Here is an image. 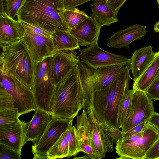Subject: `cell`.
I'll list each match as a JSON object with an SVG mask.
<instances>
[{
    "label": "cell",
    "instance_id": "7bdbcfd3",
    "mask_svg": "<svg viewBox=\"0 0 159 159\" xmlns=\"http://www.w3.org/2000/svg\"><path fill=\"white\" fill-rule=\"evenodd\" d=\"M8 0H4L5 2H7V1H8Z\"/></svg>",
    "mask_w": 159,
    "mask_h": 159
},
{
    "label": "cell",
    "instance_id": "f35d334b",
    "mask_svg": "<svg viewBox=\"0 0 159 159\" xmlns=\"http://www.w3.org/2000/svg\"><path fill=\"white\" fill-rule=\"evenodd\" d=\"M4 0H0V12L1 13H6L5 11V7L4 3Z\"/></svg>",
    "mask_w": 159,
    "mask_h": 159
},
{
    "label": "cell",
    "instance_id": "7a4b0ae2",
    "mask_svg": "<svg viewBox=\"0 0 159 159\" xmlns=\"http://www.w3.org/2000/svg\"><path fill=\"white\" fill-rule=\"evenodd\" d=\"M63 0H24L18 12V20L52 34L69 31L62 15Z\"/></svg>",
    "mask_w": 159,
    "mask_h": 159
},
{
    "label": "cell",
    "instance_id": "9a60e30c",
    "mask_svg": "<svg viewBox=\"0 0 159 159\" xmlns=\"http://www.w3.org/2000/svg\"><path fill=\"white\" fill-rule=\"evenodd\" d=\"M86 111L90 123L93 144L101 159L105 157L106 153L113 152L115 143L102 124L95 117L91 108L89 107Z\"/></svg>",
    "mask_w": 159,
    "mask_h": 159
},
{
    "label": "cell",
    "instance_id": "5b68a950",
    "mask_svg": "<svg viewBox=\"0 0 159 159\" xmlns=\"http://www.w3.org/2000/svg\"><path fill=\"white\" fill-rule=\"evenodd\" d=\"M50 56L35 62V70L31 90L38 108L52 114L55 103V86L51 74Z\"/></svg>",
    "mask_w": 159,
    "mask_h": 159
},
{
    "label": "cell",
    "instance_id": "cb8c5ba5",
    "mask_svg": "<svg viewBox=\"0 0 159 159\" xmlns=\"http://www.w3.org/2000/svg\"><path fill=\"white\" fill-rule=\"evenodd\" d=\"M14 20L6 13H0V46L11 44L22 39Z\"/></svg>",
    "mask_w": 159,
    "mask_h": 159
},
{
    "label": "cell",
    "instance_id": "8992f818",
    "mask_svg": "<svg viewBox=\"0 0 159 159\" xmlns=\"http://www.w3.org/2000/svg\"><path fill=\"white\" fill-rule=\"evenodd\" d=\"M124 66L115 65L95 68L89 66L80 60L77 67L83 88L84 105L92 93L109 86Z\"/></svg>",
    "mask_w": 159,
    "mask_h": 159
},
{
    "label": "cell",
    "instance_id": "e575fe53",
    "mask_svg": "<svg viewBox=\"0 0 159 159\" xmlns=\"http://www.w3.org/2000/svg\"><path fill=\"white\" fill-rule=\"evenodd\" d=\"M93 0H63V9H71L88 2Z\"/></svg>",
    "mask_w": 159,
    "mask_h": 159
},
{
    "label": "cell",
    "instance_id": "d6986e66",
    "mask_svg": "<svg viewBox=\"0 0 159 159\" xmlns=\"http://www.w3.org/2000/svg\"><path fill=\"white\" fill-rule=\"evenodd\" d=\"M101 27L92 16H89L69 32L80 45L87 47L98 44Z\"/></svg>",
    "mask_w": 159,
    "mask_h": 159
},
{
    "label": "cell",
    "instance_id": "8fae6325",
    "mask_svg": "<svg viewBox=\"0 0 159 159\" xmlns=\"http://www.w3.org/2000/svg\"><path fill=\"white\" fill-rule=\"evenodd\" d=\"M79 57L81 61L93 68H98L112 65L129 66L131 59L125 56L118 55L105 51L98 44L89 45L85 48L79 49Z\"/></svg>",
    "mask_w": 159,
    "mask_h": 159
},
{
    "label": "cell",
    "instance_id": "f1b7e54d",
    "mask_svg": "<svg viewBox=\"0 0 159 159\" xmlns=\"http://www.w3.org/2000/svg\"><path fill=\"white\" fill-rule=\"evenodd\" d=\"M24 0H9L5 2L6 14L14 19L17 16L18 12Z\"/></svg>",
    "mask_w": 159,
    "mask_h": 159
},
{
    "label": "cell",
    "instance_id": "83f0119b",
    "mask_svg": "<svg viewBox=\"0 0 159 159\" xmlns=\"http://www.w3.org/2000/svg\"><path fill=\"white\" fill-rule=\"evenodd\" d=\"M0 111L18 112L11 95L1 86H0Z\"/></svg>",
    "mask_w": 159,
    "mask_h": 159
},
{
    "label": "cell",
    "instance_id": "b9f144b4",
    "mask_svg": "<svg viewBox=\"0 0 159 159\" xmlns=\"http://www.w3.org/2000/svg\"><path fill=\"white\" fill-rule=\"evenodd\" d=\"M158 5V8L159 10V0H156Z\"/></svg>",
    "mask_w": 159,
    "mask_h": 159
},
{
    "label": "cell",
    "instance_id": "836d02e7",
    "mask_svg": "<svg viewBox=\"0 0 159 159\" xmlns=\"http://www.w3.org/2000/svg\"><path fill=\"white\" fill-rule=\"evenodd\" d=\"M148 121H145L133 127L125 133H123L122 139L143 131L146 126Z\"/></svg>",
    "mask_w": 159,
    "mask_h": 159
},
{
    "label": "cell",
    "instance_id": "484cf974",
    "mask_svg": "<svg viewBox=\"0 0 159 159\" xmlns=\"http://www.w3.org/2000/svg\"><path fill=\"white\" fill-rule=\"evenodd\" d=\"M62 16L69 31L75 29L81 22L89 17L85 11L75 8L71 9H63Z\"/></svg>",
    "mask_w": 159,
    "mask_h": 159
},
{
    "label": "cell",
    "instance_id": "5bb4252c",
    "mask_svg": "<svg viewBox=\"0 0 159 159\" xmlns=\"http://www.w3.org/2000/svg\"><path fill=\"white\" fill-rule=\"evenodd\" d=\"M75 51L59 50L50 56L52 79L55 86L78 64L80 59Z\"/></svg>",
    "mask_w": 159,
    "mask_h": 159
},
{
    "label": "cell",
    "instance_id": "4dcf8cb0",
    "mask_svg": "<svg viewBox=\"0 0 159 159\" xmlns=\"http://www.w3.org/2000/svg\"><path fill=\"white\" fill-rule=\"evenodd\" d=\"M152 100H159V77L150 85L145 92Z\"/></svg>",
    "mask_w": 159,
    "mask_h": 159
},
{
    "label": "cell",
    "instance_id": "e0dca14e",
    "mask_svg": "<svg viewBox=\"0 0 159 159\" xmlns=\"http://www.w3.org/2000/svg\"><path fill=\"white\" fill-rule=\"evenodd\" d=\"M86 111L83 109L80 115L77 116L75 127L77 137L82 152L92 159H100L92 139L90 123Z\"/></svg>",
    "mask_w": 159,
    "mask_h": 159
},
{
    "label": "cell",
    "instance_id": "ffe728a7",
    "mask_svg": "<svg viewBox=\"0 0 159 159\" xmlns=\"http://www.w3.org/2000/svg\"><path fill=\"white\" fill-rule=\"evenodd\" d=\"M52 115L46 111L38 108L28 126L25 141L32 142L33 145L38 142L49 124L52 120Z\"/></svg>",
    "mask_w": 159,
    "mask_h": 159
},
{
    "label": "cell",
    "instance_id": "ac0fdd59",
    "mask_svg": "<svg viewBox=\"0 0 159 159\" xmlns=\"http://www.w3.org/2000/svg\"><path fill=\"white\" fill-rule=\"evenodd\" d=\"M146 28L145 25L135 24L114 32L113 35L107 40V46L115 48H129L132 42L141 39L146 34L148 31Z\"/></svg>",
    "mask_w": 159,
    "mask_h": 159
},
{
    "label": "cell",
    "instance_id": "1f68e13d",
    "mask_svg": "<svg viewBox=\"0 0 159 159\" xmlns=\"http://www.w3.org/2000/svg\"><path fill=\"white\" fill-rule=\"evenodd\" d=\"M145 159H159V138L147 152Z\"/></svg>",
    "mask_w": 159,
    "mask_h": 159
},
{
    "label": "cell",
    "instance_id": "7402d4cb",
    "mask_svg": "<svg viewBox=\"0 0 159 159\" xmlns=\"http://www.w3.org/2000/svg\"><path fill=\"white\" fill-rule=\"evenodd\" d=\"M92 16L102 27L118 21L117 15L108 4L107 0H93L90 5Z\"/></svg>",
    "mask_w": 159,
    "mask_h": 159
},
{
    "label": "cell",
    "instance_id": "d590c367",
    "mask_svg": "<svg viewBox=\"0 0 159 159\" xmlns=\"http://www.w3.org/2000/svg\"><path fill=\"white\" fill-rule=\"evenodd\" d=\"M20 21L25 26L28 27L35 33L40 34H41L42 35H43L44 36L52 39V34L46 31L42 28L37 26L25 22L21 21Z\"/></svg>",
    "mask_w": 159,
    "mask_h": 159
},
{
    "label": "cell",
    "instance_id": "ee69618b",
    "mask_svg": "<svg viewBox=\"0 0 159 159\" xmlns=\"http://www.w3.org/2000/svg\"></svg>",
    "mask_w": 159,
    "mask_h": 159
},
{
    "label": "cell",
    "instance_id": "9c48e42d",
    "mask_svg": "<svg viewBox=\"0 0 159 159\" xmlns=\"http://www.w3.org/2000/svg\"><path fill=\"white\" fill-rule=\"evenodd\" d=\"M0 86L11 95L20 116L38 109L31 89L15 78L1 75Z\"/></svg>",
    "mask_w": 159,
    "mask_h": 159
},
{
    "label": "cell",
    "instance_id": "4fadbf2b",
    "mask_svg": "<svg viewBox=\"0 0 159 159\" xmlns=\"http://www.w3.org/2000/svg\"><path fill=\"white\" fill-rule=\"evenodd\" d=\"M82 152L76 134L75 127L71 120L66 130L48 151L47 159L62 158L75 156Z\"/></svg>",
    "mask_w": 159,
    "mask_h": 159
},
{
    "label": "cell",
    "instance_id": "2e32d148",
    "mask_svg": "<svg viewBox=\"0 0 159 159\" xmlns=\"http://www.w3.org/2000/svg\"><path fill=\"white\" fill-rule=\"evenodd\" d=\"M30 122L20 120L15 124L0 127V143L20 154L21 149L26 143V133Z\"/></svg>",
    "mask_w": 159,
    "mask_h": 159
},
{
    "label": "cell",
    "instance_id": "30bf717a",
    "mask_svg": "<svg viewBox=\"0 0 159 159\" xmlns=\"http://www.w3.org/2000/svg\"><path fill=\"white\" fill-rule=\"evenodd\" d=\"M154 111L152 100L145 92L134 90L129 114L122 127L125 133L135 126L148 121Z\"/></svg>",
    "mask_w": 159,
    "mask_h": 159
},
{
    "label": "cell",
    "instance_id": "44dd1931",
    "mask_svg": "<svg viewBox=\"0 0 159 159\" xmlns=\"http://www.w3.org/2000/svg\"><path fill=\"white\" fill-rule=\"evenodd\" d=\"M149 45L136 50L131 58L129 65L134 78L137 80L143 73L153 60L155 52Z\"/></svg>",
    "mask_w": 159,
    "mask_h": 159
},
{
    "label": "cell",
    "instance_id": "8d00e7d4",
    "mask_svg": "<svg viewBox=\"0 0 159 159\" xmlns=\"http://www.w3.org/2000/svg\"><path fill=\"white\" fill-rule=\"evenodd\" d=\"M107 1L108 5L117 15L119 9L125 2L126 0H109Z\"/></svg>",
    "mask_w": 159,
    "mask_h": 159
},
{
    "label": "cell",
    "instance_id": "f546056e",
    "mask_svg": "<svg viewBox=\"0 0 159 159\" xmlns=\"http://www.w3.org/2000/svg\"><path fill=\"white\" fill-rule=\"evenodd\" d=\"M0 159H21L20 154L15 150L0 143Z\"/></svg>",
    "mask_w": 159,
    "mask_h": 159
},
{
    "label": "cell",
    "instance_id": "d6a6232c",
    "mask_svg": "<svg viewBox=\"0 0 159 159\" xmlns=\"http://www.w3.org/2000/svg\"><path fill=\"white\" fill-rule=\"evenodd\" d=\"M102 125L105 130L113 139L115 143H116L119 139H122L123 133L120 129L108 126L103 124Z\"/></svg>",
    "mask_w": 159,
    "mask_h": 159
},
{
    "label": "cell",
    "instance_id": "74e56055",
    "mask_svg": "<svg viewBox=\"0 0 159 159\" xmlns=\"http://www.w3.org/2000/svg\"><path fill=\"white\" fill-rule=\"evenodd\" d=\"M148 122L159 131V113L154 111Z\"/></svg>",
    "mask_w": 159,
    "mask_h": 159
},
{
    "label": "cell",
    "instance_id": "3957f363",
    "mask_svg": "<svg viewBox=\"0 0 159 159\" xmlns=\"http://www.w3.org/2000/svg\"><path fill=\"white\" fill-rule=\"evenodd\" d=\"M55 103L52 114L73 120L84 108V98L77 65L55 87Z\"/></svg>",
    "mask_w": 159,
    "mask_h": 159
},
{
    "label": "cell",
    "instance_id": "60d3db41",
    "mask_svg": "<svg viewBox=\"0 0 159 159\" xmlns=\"http://www.w3.org/2000/svg\"><path fill=\"white\" fill-rule=\"evenodd\" d=\"M89 158V157L88 156L87 157L86 156V155H85L83 156L80 157H75L74 158H73L74 159H88Z\"/></svg>",
    "mask_w": 159,
    "mask_h": 159
},
{
    "label": "cell",
    "instance_id": "6da1fadb",
    "mask_svg": "<svg viewBox=\"0 0 159 159\" xmlns=\"http://www.w3.org/2000/svg\"><path fill=\"white\" fill-rule=\"evenodd\" d=\"M130 70L129 66L123 67L109 86L94 91L86 101L84 109L90 107L96 119L108 126L119 129V110L126 90L129 88Z\"/></svg>",
    "mask_w": 159,
    "mask_h": 159
},
{
    "label": "cell",
    "instance_id": "52a82bcc",
    "mask_svg": "<svg viewBox=\"0 0 159 159\" xmlns=\"http://www.w3.org/2000/svg\"><path fill=\"white\" fill-rule=\"evenodd\" d=\"M22 39L34 62L42 61L57 51L52 39L35 33L18 20H14Z\"/></svg>",
    "mask_w": 159,
    "mask_h": 159
},
{
    "label": "cell",
    "instance_id": "d4e9b609",
    "mask_svg": "<svg viewBox=\"0 0 159 159\" xmlns=\"http://www.w3.org/2000/svg\"><path fill=\"white\" fill-rule=\"evenodd\" d=\"M52 39L56 51H75L80 48L76 39L69 31H59L52 34Z\"/></svg>",
    "mask_w": 159,
    "mask_h": 159
},
{
    "label": "cell",
    "instance_id": "277c9868",
    "mask_svg": "<svg viewBox=\"0 0 159 159\" xmlns=\"http://www.w3.org/2000/svg\"><path fill=\"white\" fill-rule=\"evenodd\" d=\"M1 47V75L13 77L31 90L35 62L22 39Z\"/></svg>",
    "mask_w": 159,
    "mask_h": 159
},
{
    "label": "cell",
    "instance_id": "ab89813d",
    "mask_svg": "<svg viewBox=\"0 0 159 159\" xmlns=\"http://www.w3.org/2000/svg\"><path fill=\"white\" fill-rule=\"evenodd\" d=\"M154 30L155 32L159 33V21L157 22L155 24Z\"/></svg>",
    "mask_w": 159,
    "mask_h": 159
},
{
    "label": "cell",
    "instance_id": "603a6c76",
    "mask_svg": "<svg viewBox=\"0 0 159 159\" xmlns=\"http://www.w3.org/2000/svg\"><path fill=\"white\" fill-rule=\"evenodd\" d=\"M159 77V51L145 70L133 84V89L145 92L150 85Z\"/></svg>",
    "mask_w": 159,
    "mask_h": 159
},
{
    "label": "cell",
    "instance_id": "4316f807",
    "mask_svg": "<svg viewBox=\"0 0 159 159\" xmlns=\"http://www.w3.org/2000/svg\"><path fill=\"white\" fill-rule=\"evenodd\" d=\"M134 90H126L121 103L118 114V126L121 128L129 112L132 96Z\"/></svg>",
    "mask_w": 159,
    "mask_h": 159
},
{
    "label": "cell",
    "instance_id": "ba28073f",
    "mask_svg": "<svg viewBox=\"0 0 159 159\" xmlns=\"http://www.w3.org/2000/svg\"><path fill=\"white\" fill-rule=\"evenodd\" d=\"M159 138V131L148 122L143 136L135 142L125 143L119 139L116 144V159H145L148 151Z\"/></svg>",
    "mask_w": 159,
    "mask_h": 159
},
{
    "label": "cell",
    "instance_id": "7c38bea8",
    "mask_svg": "<svg viewBox=\"0 0 159 159\" xmlns=\"http://www.w3.org/2000/svg\"><path fill=\"white\" fill-rule=\"evenodd\" d=\"M71 120L53 117L38 142L32 146L33 159H47L48 152L66 130Z\"/></svg>",
    "mask_w": 159,
    "mask_h": 159
}]
</instances>
